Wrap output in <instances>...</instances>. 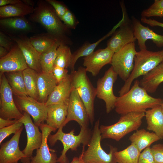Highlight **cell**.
Here are the masks:
<instances>
[{"mask_svg":"<svg viewBox=\"0 0 163 163\" xmlns=\"http://www.w3.org/2000/svg\"><path fill=\"white\" fill-rule=\"evenodd\" d=\"M38 72L29 68L23 71L25 87L28 96L38 101L37 87Z\"/></svg>","mask_w":163,"mask_h":163,"instance_id":"obj_32","label":"cell"},{"mask_svg":"<svg viewBox=\"0 0 163 163\" xmlns=\"http://www.w3.org/2000/svg\"><path fill=\"white\" fill-rule=\"evenodd\" d=\"M163 62V50L152 51L145 49L137 52L134 58L133 69L119 91V96L129 90L134 80L141 76L146 75Z\"/></svg>","mask_w":163,"mask_h":163,"instance_id":"obj_3","label":"cell"},{"mask_svg":"<svg viewBox=\"0 0 163 163\" xmlns=\"http://www.w3.org/2000/svg\"><path fill=\"white\" fill-rule=\"evenodd\" d=\"M22 1L26 4L31 7H34L35 5L34 2L32 0H22Z\"/></svg>","mask_w":163,"mask_h":163,"instance_id":"obj_49","label":"cell"},{"mask_svg":"<svg viewBox=\"0 0 163 163\" xmlns=\"http://www.w3.org/2000/svg\"><path fill=\"white\" fill-rule=\"evenodd\" d=\"M118 75L111 66L97 82V97L104 101L107 113L115 108L117 97L114 94L113 87Z\"/></svg>","mask_w":163,"mask_h":163,"instance_id":"obj_9","label":"cell"},{"mask_svg":"<svg viewBox=\"0 0 163 163\" xmlns=\"http://www.w3.org/2000/svg\"><path fill=\"white\" fill-rule=\"evenodd\" d=\"M132 19L134 36L138 40L140 50L147 49L145 42L148 40L152 41L158 47L163 46V35L158 34L148 27L144 26L135 17H133Z\"/></svg>","mask_w":163,"mask_h":163,"instance_id":"obj_21","label":"cell"},{"mask_svg":"<svg viewBox=\"0 0 163 163\" xmlns=\"http://www.w3.org/2000/svg\"><path fill=\"white\" fill-rule=\"evenodd\" d=\"M39 127L43 135V139L40 147L37 149L35 156L31 159V163H56L57 158L54 150L50 149L47 143L49 136L51 132L56 130L49 126L46 123H41Z\"/></svg>","mask_w":163,"mask_h":163,"instance_id":"obj_20","label":"cell"},{"mask_svg":"<svg viewBox=\"0 0 163 163\" xmlns=\"http://www.w3.org/2000/svg\"><path fill=\"white\" fill-rule=\"evenodd\" d=\"M117 28L116 26H115L107 34L94 43H85L72 53L71 62L69 67L71 71L75 70V65L79 58L82 57H85L91 54L94 52V50L99 44L104 40L113 33Z\"/></svg>","mask_w":163,"mask_h":163,"instance_id":"obj_30","label":"cell"},{"mask_svg":"<svg viewBox=\"0 0 163 163\" xmlns=\"http://www.w3.org/2000/svg\"><path fill=\"white\" fill-rule=\"evenodd\" d=\"M28 68L21 50L15 42L9 53L0 59V75L7 72L23 71Z\"/></svg>","mask_w":163,"mask_h":163,"instance_id":"obj_15","label":"cell"},{"mask_svg":"<svg viewBox=\"0 0 163 163\" xmlns=\"http://www.w3.org/2000/svg\"><path fill=\"white\" fill-rule=\"evenodd\" d=\"M68 104H53L47 106L46 124L56 130L64 123L67 115Z\"/></svg>","mask_w":163,"mask_h":163,"instance_id":"obj_24","label":"cell"},{"mask_svg":"<svg viewBox=\"0 0 163 163\" xmlns=\"http://www.w3.org/2000/svg\"><path fill=\"white\" fill-rule=\"evenodd\" d=\"M22 1L21 0H0V6L14 5Z\"/></svg>","mask_w":163,"mask_h":163,"instance_id":"obj_47","label":"cell"},{"mask_svg":"<svg viewBox=\"0 0 163 163\" xmlns=\"http://www.w3.org/2000/svg\"><path fill=\"white\" fill-rule=\"evenodd\" d=\"M54 9L56 14L61 19L69 9L62 2L56 0H46Z\"/></svg>","mask_w":163,"mask_h":163,"instance_id":"obj_38","label":"cell"},{"mask_svg":"<svg viewBox=\"0 0 163 163\" xmlns=\"http://www.w3.org/2000/svg\"><path fill=\"white\" fill-rule=\"evenodd\" d=\"M15 96V102L18 109L31 116L35 125L39 126L46 121L47 106L45 103H41L28 96Z\"/></svg>","mask_w":163,"mask_h":163,"instance_id":"obj_11","label":"cell"},{"mask_svg":"<svg viewBox=\"0 0 163 163\" xmlns=\"http://www.w3.org/2000/svg\"><path fill=\"white\" fill-rule=\"evenodd\" d=\"M63 127L61 126L57 132L53 135L50 134L48 139L51 146L54 145L58 141L62 144L63 149L60 156L57 158V162L69 163V161L66 155L68 151L77 150L81 144L85 146L88 145L92 133L88 127H80V131L78 135H75V130H72L69 133H65L62 131Z\"/></svg>","mask_w":163,"mask_h":163,"instance_id":"obj_4","label":"cell"},{"mask_svg":"<svg viewBox=\"0 0 163 163\" xmlns=\"http://www.w3.org/2000/svg\"><path fill=\"white\" fill-rule=\"evenodd\" d=\"M66 69L54 66L52 72L56 81L57 84L63 81L69 75Z\"/></svg>","mask_w":163,"mask_h":163,"instance_id":"obj_39","label":"cell"},{"mask_svg":"<svg viewBox=\"0 0 163 163\" xmlns=\"http://www.w3.org/2000/svg\"><path fill=\"white\" fill-rule=\"evenodd\" d=\"M30 159L28 158H24L21 160L22 163H31Z\"/></svg>","mask_w":163,"mask_h":163,"instance_id":"obj_51","label":"cell"},{"mask_svg":"<svg viewBox=\"0 0 163 163\" xmlns=\"http://www.w3.org/2000/svg\"><path fill=\"white\" fill-rule=\"evenodd\" d=\"M141 87L147 92H155L161 83L163 82V63H161L139 81Z\"/></svg>","mask_w":163,"mask_h":163,"instance_id":"obj_26","label":"cell"},{"mask_svg":"<svg viewBox=\"0 0 163 163\" xmlns=\"http://www.w3.org/2000/svg\"><path fill=\"white\" fill-rule=\"evenodd\" d=\"M135 43H129L114 53L111 65L114 72L125 82L129 78L133 69L137 53Z\"/></svg>","mask_w":163,"mask_h":163,"instance_id":"obj_8","label":"cell"},{"mask_svg":"<svg viewBox=\"0 0 163 163\" xmlns=\"http://www.w3.org/2000/svg\"><path fill=\"white\" fill-rule=\"evenodd\" d=\"M141 20L143 23L148 24L151 26H158L163 28V23L156 20L142 17Z\"/></svg>","mask_w":163,"mask_h":163,"instance_id":"obj_44","label":"cell"},{"mask_svg":"<svg viewBox=\"0 0 163 163\" xmlns=\"http://www.w3.org/2000/svg\"><path fill=\"white\" fill-rule=\"evenodd\" d=\"M70 163H80V160L79 157H74Z\"/></svg>","mask_w":163,"mask_h":163,"instance_id":"obj_50","label":"cell"},{"mask_svg":"<svg viewBox=\"0 0 163 163\" xmlns=\"http://www.w3.org/2000/svg\"><path fill=\"white\" fill-rule=\"evenodd\" d=\"M8 83L15 96H28L24 84L23 71L5 73Z\"/></svg>","mask_w":163,"mask_h":163,"instance_id":"obj_31","label":"cell"},{"mask_svg":"<svg viewBox=\"0 0 163 163\" xmlns=\"http://www.w3.org/2000/svg\"><path fill=\"white\" fill-rule=\"evenodd\" d=\"M145 115L144 112L130 113L121 115L118 121L112 125L100 126L101 139H110L120 141L127 134L138 130Z\"/></svg>","mask_w":163,"mask_h":163,"instance_id":"obj_5","label":"cell"},{"mask_svg":"<svg viewBox=\"0 0 163 163\" xmlns=\"http://www.w3.org/2000/svg\"><path fill=\"white\" fill-rule=\"evenodd\" d=\"M162 63H163V62H162Z\"/></svg>","mask_w":163,"mask_h":163,"instance_id":"obj_54","label":"cell"},{"mask_svg":"<svg viewBox=\"0 0 163 163\" xmlns=\"http://www.w3.org/2000/svg\"><path fill=\"white\" fill-rule=\"evenodd\" d=\"M61 21L69 30L75 29L79 23L74 14L69 9L62 17Z\"/></svg>","mask_w":163,"mask_h":163,"instance_id":"obj_37","label":"cell"},{"mask_svg":"<svg viewBox=\"0 0 163 163\" xmlns=\"http://www.w3.org/2000/svg\"><path fill=\"white\" fill-rule=\"evenodd\" d=\"M9 51L5 48L0 46V58L5 56Z\"/></svg>","mask_w":163,"mask_h":163,"instance_id":"obj_48","label":"cell"},{"mask_svg":"<svg viewBox=\"0 0 163 163\" xmlns=\"http://www.w3.org/2000/svg\"><path fill=\"white\" fill-rule=\"evenodd\" d=\"M114 53L107 47L94 51L84 58L83 65L87 72L93 76H96L104 66L111 64Z\"/></svg>","mask_w":163,"mask_h":163,"instance_id":"obj_17","label":"cell"},{"mask_svg":"<svg viewBox=\"0 0 163 163\" xmlns=\"http://www.w3.org/2000/svg\"><path fill=\"white\" fill-rule=\"evenodd\" d=\"M29 40L31 44L40 54L52 48L57 43H61L47 33L33 36L29 38Z\"/></svg>","mask_w":163,"mask_h":163,"instance_id":"obj_29","label":"cell"},{"mask_svg":"<svg viewBox=\"0 0 163 163\" xmlns=\"http://www.w3.org/2000/svg\"><path fill=\"white\" fill-rule=\"evenodd\" d=\"M160 139L154 132L150 133L144 129L136 130L129 138L131 143L135 145L140 152Z\"/></svg>","mask_w":163,"mask_h":163,"instance_id":"obj_27","label":"cell"},{"mask_svg":"<svg viewBox=\"0 0 163 163\" xmlns=\"http://www.w3.org/2000/svg\"><path fill=\"white\" fill-rule=\"evenodd\" d=\"M72 56V53L68 46L60 44L57 49V56L54 66L66 69L70 65Z\"/></svg>","mask_w":163,"mask_h":163,"instance_id":"obj_35","label":"cell"},{"mask_svg":"<svg viewBox=\"0 0 163 163\" xmlns=\"http://www.w3.org/2000/svg\"><path fill=\"white\" fill-rule=\"evenodd\" d=\"M58 43L53 47L40 54V62L42 72L46 73L52 72L57 56V49L60 44Z\"/></svg>","mask_w":163,"mask_h":163,"instance_id":"obj_34","label":"cell"},{"mask_svg":"<svg viewBox=\"0 0 163 163\" xmlns=\"http://www.w3.org/2000/svg\"><path fill=\"white\" fill-rule=\"evenodd\" d=\"M23 127L7 142L1 144L0 149V163H18L26 156L19 148V141Z\"/></svg>","mask_w":163,"mask_h":163,"instance_id":"obj_18","label":"cell"},{"mask_svg":"<svg viewBox=\"0 0 163 163\" xmlns=\"http://www.w3.org/2000/svg\"><path fill=\"white\" fill-rule=\"evenodd\" d=\"M163 103V99L149 95L146 91L140 86L139 81L136 79L127 93L117 97L114 108L117 113L122 115L132 112L145 113L147 109Z\"/></svg>","mask_w":163,"mask_h":163,"instance_id":"obj_1","label":"cell"},{"mask_svg":"<svg viewBox=\"0 0 163 163\" xmlns=\"http://www.w3.org/2000/svg\"><path fill=\"white\" fill-rule=\"evenodd\" d=\"M141 152L134 144H131L125 149L116 151L114 155L117 163H138Z\"/></svg>","mask_w":163,"mask_h":163,"instance_id":"obj_33","label":"cell"},{"mask_svg":"<svg viewBox=\"0 0 163 163\" xmlns=\"http://www.w3.org/2000/svg\"><path fill=\"white\" fill-rule=\"evenodd\" d=\"M21 50L28 68L38 73L42 72L40 54L31 43L29 38L26 35L10 37Z\"/></svg>","mask_w":163,"mask_h":163,"instance_id":"obj_19","label":"cell"},{"mask_svg":"<svg viewBox=\"0 0 163 163\" xmlns=\"http://www.w3.org/2000/svg\"><path fill=\"white\" fill-rule=\"evenodd\" d=\"M23 124L18 120L10 126L0 129V144L7 137L12 133L15 134L23 126Z\"/></svg>","mask_w":163,"mask_h":163,"instance_id":"obj_36","label":"cell"},{"mask_svg":"<svg viewBox=\"0 0 163 163\" xmlns=\"http://www.w3.org/2000/svg\"><path fill=\"white\" fill-rule=\"evenodd\" d=\"M67 112L66 119L62 126L63 127L68 122L73 120L80 127H88L90 121L86 109L77 90L73 87L69 99Z\"/></svg>","mask_w":163,"mask_h":163,"instance_id":"obj_12","label":"cell"},{"mask_svg":"<svg viewBox=\"0 0 163 163\" xmlns=\"http://www.w3.org/2000/svg\"><path fill=\"white\" fill-rule=\"evenodd\" d=\"M147 129L153 131L160 139H163V114L161 105L147 110L145 112Z\"/></svg>","mask_w":163,"mask_h":163,"instance_id":"obj_25","label":"cell"},{"mask_svg":"<svg viewBox=\"0 0 163 163\" xmlns=\"http://www.w3.org/2000/svg\"><path fill=\"white\" fill-rule=\"evenodd\" d=\"M151 151L156 163H163V144H157L151 148Z\"/></svg>","mask_w":163,"mask_h":163,"instance_id":"obj_40","label":"cell"},{"mask_svg":"<svg viewBox=\"0 0 163 163\" xmlns=\"http://www.w3.org/2000/svg\"><path fill=\"white\" fill-rule=\"evenodd\" d=\"M79 158L80 160V163H85L82 159V157L80 155Z\"/></svg>","mask_w":163,"mask_h":163,"instance_id":"obj_52","label":"cell"},{"mask_svg":"<svg viewBox=\"0 0 163 163\" xmlns=\"http://www.w3.org/2000/svg\"><path fill=\"white\" fill-rule=\"evenodd\" d=\"M0 117L19 120L23 114L14 100L13 93L4 73L0 75Z\"/></svg>","mask_w":163,"mask_h":163,"instance_id":"obj_10","label":"cell"},{"mask_svg":"<svg viewBox=\"0 0 163 163\" xmlns=\"http://www.w3.org/2000/svg\"><path fill=\"white\" fill-rule=\"evenodd\" d=\"M85 67H79L76 71H71L72 86L77 91L86 109L89 121L92 125L94 120V103L97 96L94 87L87 74Z\"/></svg>","mask_w":163,"mask_h":163,"instance_id":"obj_6","label":"cell"},{"mask_svg":"<svg viewBox=\"0 0 163 163\" xmlns=\"http://www.w3.org/2000/svg\"><path fill=\"white\" fill-rule=\"evenodd\" d=\"M57 85L52 73L41 72L38 73L37 87L38 94V101L46 103L48 97Z\"/></svg>","mask_w":163,"mask_h":163,"instance_id":"obj_23","label":"cell"},{"mask_svg":"<svg viewBox=\"0 0 163 163\" xmlns=\"http://www.w3.org/2000/svg\"><path fill=\"white\" fill-rule=\"evenodd\" d=\"M148 9L153 11L163 10V0H155L154 3Z\"/></svg>","mask_w":163,"mask_h":163,"instance_id":"obj_45","label":"cell"},{"mask_svg":"<svg viewBox=\"0 0 163 163\" xmlns=\"http://www.w3.org/2000/svg\"><path fill=\"white\" fill-rule=\"evenodd\" d=\"M18 120H11L9 119H4L0 117V129L8 126L15 123Z\"/></svg>","mask_w":163,"mask_h":163,"instance_id":"obj_46","label":"cell"},{"mask_svg":"<svg viewBox=\"0 0 163 163\" xmlns=\"http://www.w3.org/2000/svg\"><path fill=\"white\" fill-rule=\"evenodd\" d=\"M18 121L24 125L27 136V143L24 149L22 151L26 156L25 158L31 160L33 151L38 149L41 144L43 135L39 130V126L33 122L30 115L24 112L23 116Z\"/></svg>","mask_w":163,"mask_h":163,"instance_id":"obj_13","label":"cell"},{"mask_svg":"<svg viewBox=\"0 0 163 163\" xmlns=\"http://www.w3.org/2000/svg\"><path fill=\"white\" fill-rule=\"evenodd\" d=\"M138 163H156L150 146L146 148L140 153Z\"/></svg>","mask_w":163,"mask_h":163,"instance_id":"obj_41","label":"cell"},{"mask_svg":"<svg viewBox=\"0 0 163 163\" xmlns=\"http://www.w3.org/2000/svg\"><path fill=\"white\" fill-rule=\"evenodd\" d=\"M14 42L9 36L0 31V46L10 50Z\"/></svg>","mask_w":163,"mask_h":163,"instance_id":"obj_42","label":"cell"},{"mask_svg":"<svg viewBox=\"0 0 163 163\" xmlns=\"http://www.w3.org/2000/svg\"><path fill=\"white\" fill-rule=\"evenodd\" d=\"M141 14L142 17L145 18L153 16L163 17V10L159 11H153L147 9L142 11Z\"/></svg>","mask_w":163,"mask_h":163,"instance_id":"obj_43","label":"cell"},{"mask_svg":"<svg viewBox=\"0 0 163 163\" xmlns=\"http://www.w3.org/2000/svg\"><path fill=\"white\" fill-rule=\"evenodd\" d=\"M70 74L57 84L49 96L46 103L47 106L53 104H69L73 88Z\"/></svg>","mask_w":163,"mask_h":163,"instance_id":"obj_22","label":"cell"},{"mask_svg":"<svg viewBox=\"0 0 163 163\" xmlns=\"http://www.w3.org/2000/svg\"><path fill=\"white\" fill-rule=\"evenodd\" d=\"M99 120L95 123L88 148L85 151L83 146L80 155L85 163H117L114 155L117 151V148L110 145V151L107 153L102 148L101 141V136L99 129Z\"/></svg>","mask_w":163,"mask_h":163,"instance_id":"obj_7","label":"cell"},{"mask_svg":"<svg viewBox=\"0 0 163 163\" xmlns=\"http://www.w3.org/2000/svg\"><path fill=\"white\" fill-rule=\"evenodd\" d=\"M29 20L40 24L47 33L56 39L61 43L66 45L72 43L68 37V29L56 14L53 7L46 0H39L34 12L30 14Z\"/></svg>","mask_w":163,"mask_h":163,"instance_id":"obj_2","label":"cell"},{"mask_svg":"<svg viewBox=\"0 0 163 163\" xmlns=\"http://www.w3.org/2000/svg\"><path fill=\"white\" fill-rule=\"evenodd\" d=\"M34 10V7L26 4L22 1L14 5L0 6V18H2L24 16L31 14Z\"/></svg>","mask_w":163,"mask_h":163,"instance_id":"obj_28","label":"cell"},{"mask_svg":"<svg viewBox=\"0 0 163 163\" xmlns=\"http://www.w3.org/2000/svg\"><path fill=\"white\" fill-rule=\"evenodd\" d=\"M161 105L162 110V113L163 114V103L162 104H161Z\"/></svg>","mask_w":163,"mask_h":163,"instance_id":"obj_53","label":"cell"},{"mask_svg":"<svg viewBox=\"0 0 163 163\" xmlns=\"http://www.w3.org/2000/svg\"><path fill=\"white\" fill-rule=\"evenodd\" d=\"M122 21L120 28L113 33L107 41V47L116 53L127 45L135 43L136 40L132 24L125 22L123 14Z\"/></svg>","mask_w":163,"mask_h":163,"instance_id":"obj_16","label":"cell"},{"mask_svg":"<svg viewBox=\"0 0 163 163\" xmlns=\"http://www.w3.org/2000/svg\"><path fill=\"white\" fill-rule=\"evenodd\" d=\"M0 31L10 37L26 35L35 30V27L25 16L0 18Z\"/></svg>","mask_w":163,"mask_h":163,"instance_id":"obj_14","label":"cell"}]
</instances>
